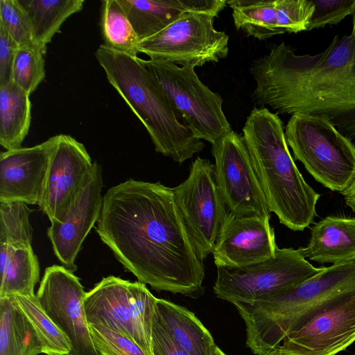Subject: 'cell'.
<instances>
[{"mask_svg": "<svg viewBox=\"0 0 355 355\" xmlns=\"http://www.w3.org/2000/svg\"><path fill=\"white\" fill-rule=\"evenodd\" d=\"M0 25L19 47L36 46L29 19L18 0H0Z\"/></svg>", "mask_w": 355, "mask_h": 355, "instance_id": "obj_32", "label": "cell"}, {"mask_svg": "<svg viewBox=\"0 0 355 355\" xmlns=\"http://www.w3.org/2000/svg\"><path fill=\"white\" fill-rule=\"evenodd\" d=\"M352 355H355V354H352Z\"/></svg>", "mask_w": 355, "mask_h": 355, "instance_id": "obj_39", "label": "cell"}, {"mask_svg": "<svg viewBox=\"0 0 355 355\" xmlns=\"http://www.w3.org/2000/svg\"><path fill=\"white\" fill-rule=\"evenodd\" d=\"M30 95L13 82L0 87V144L6 150L21 148L31 121Z\"/></svg>", "mask_w": 355, "mask_h": 355, "instance_id": "obj_25", "label": "cell"}, {"mask_svg": "<svg viewBox=\"0 0 355 355\" xmlns=\"http://www.w3.org/2000/svg\"><path fill=\"white\" fill-rule=\"evenodd\" d=\"M59 135L28 148L0 154V203H39Z\"/></svg>", "mask_w": 355, "mask_h": 355, "instance_id": "obj_18", "label": "cell"}, {"mask_svg": "<svg viewBox=\"0 0 355 355\" xmlns=\"http://www.w3.org/2000/svg\"><path fill=\"white\" fill-rule=\"evenodd\" d=\"M270 218L228 212L212 252L216 267H243L272 258L277 249Z\"/></svg>", "mask_w": 355, "mask_h": 355, "instance_id": "obj_16", "label": "cell"}, {"mask_svg": "<svg viewBox=\"0 0 355 355\" xmlns=\"http://www.w3.org/2000/svg\"><path fill=\"white\" fill-rule=\"evenodd\" d=\"M26 13L35 45L44 54L53 37L60 32L62 24L80 11L84 0H18Z\"/></svg>", "mask_w": 355, "mask_h": 355, "instance_id": "obj_24", "label": "cell"}, {"mask_svg": "<svg viewBox=\"0 0 355 355\" xmlns=\"http://www.w3.org/2000/svg\"><path fill=\"white\" fill-rule=\"evenodd\" d=\"M155 312L175 341L189 355H212L216 345L209 331L194 313L159 298Z\"/></svg>", "mask_w": 355, "mask_h": 355, "instance_id": "obj_23", "label": "cell"}, {"mask_svg": "<svg viewBox=\"0 0 355 355\" xmlns=\"http://www.w3.org/2000/svg\"><path fill=\"white\" fill-rule=\"evenodd\" d=\"M243 137L270 212L293 231H303L314 223L320 194L295 165L278 113L254 107L246 119Z\"/></svg>", "mask_w": 355, "mask_h": 355, "instance_id": "obj_4", "label": "cell"}, {"mask_svg": "<svg viewBox=\"0 0 355 355\" xmlns=\"http://www.w3.org/2000/svg\"><path fill=\"white\" fill-rule=\"evenodd\" d=\"M302 248H277L270 259L243 267H217L216 296L232 304L249 302L288 289L317 274Z\"/></svg>", "mask_w": 355, "mask_h": 355, "instance_id": "obj_9", "label": "cell"}, {"mask_svg": "<svg viewBox=\"0 0 355 355\" xmlns=\"http://www.w3.org/2000/svg\"><path fill=\"white\" fill-rule=\"evenodd\" d=\"M354 293L355 262H348L321 268L288 289L233 304L245 323L250 351L254 355H277L287 336Z\"/></svg>", "mask_w": 355, "mask_h": 355, "instance_id": "obj_3", "label": "cell"}, {"mask_svg": "<svg viewBox=\"0 0 355 355\" xmlns=\"http://www.w3.org/2000/svg\"><path fill=\"white\" fill-rule=\"evenodd\" d=\"M95 162L85 146L59 135L38 203L51 223H60L93 176Z\"/></svg>", "mask_w": 355, "mask_h": 355, "instance_id": "obj_14", "label": "cell"}, {"mask_svg": "<svg viewBox=\"0 0 355 355\" xmlns=\"http://www.w3.org/2000/svg\"><path fill=\"white\" fill-rule=\"evenodd\" d=\"M172 189L196 252L203 261L212 254L227 214L215 180L214 165L198 157L191 164L188 178Z\"/></svg>", "mask_w": 355, "mask_h": 355, "instance_id": "obj_11", "label": "cell"}, {"mask_svg": "<svg viewBox=\"0 0 355 355\" xmlns=\"http://www.w3.org/2000/svg\"><path fill=\"white\" fill-rule=\"evenodd\" d=\"M288 146L313 178L342 193L355 177V146L327 119L294 114L285 129Z\"/></svg>", "mask_w": 355, "mask_h": 355, "instance_id": "obj_6", "label": "cell"}, {"mask_svg": "<svg viewBox=\"0 0 355 355\" xmlns=\"http://www.w3.org/2000/svg\"><path fill=\"white\" fill-rule=\"evenodd\" d=\"M315 6L307 31L337 24L355 10V0H311Z\"/></svg>", "mask_w": 355, "mask_h": 355, "instance_id": "obj_33", "label": "cell"}, {"mask_svg": "<svg viewBox=\"0 0 355 355\" xmlns=\"http://www.w3.org/2000/svg\"><path fill=\"white\" fill-rule=\"evenodd\" d=\"M96 231L139 282L191 298L203 294V261L172 188L134 179L110 188Z\"/></svg>", "mask_w": 355, "mask_h": 355, "instance_id": "obj_1", "label": "cell"}, {"mask_svg": "<svg viewBox=\"0 0 355 355\" xmlns=\"http://www.w3.org/2000/svg\"><path fill=\"white\" fill-rule=\"evenodd\" d=\"M212 355H227L225 354L220 348H219L217 345L214 349Z\"/></svg>", "mask_w": 355, "mask_h": 355, "instance_id": "obj_37", "label": "cell"}, {"mask_svg": "<svg viewBox=\"0 0 355 355\" xmlns=\"http://www.w3.org/2000/svg\"><path fill=\"white\" fill-rule=\"evenodd\" d=\"M252 94L260 105L277 113L325 118L355 139V32L336 35L322 53L296 55L284 42L254 60Z\"/></svg>", "mask_w": 355, "mask_h": 355, "instance_id": "obj_2", "label": "cell"}, {"mask_svg": "<svg viewBox=\"0 0 355 355\" xmlns=\"http://www.w3.org/2000/svg\"><path fill=\"white\" fill-rule=\"evenodd\" d=\"M44 55L37 46L19 47L16 51L12 82L29 95L45 78Z\"/></svg>", "mask_w": 355, "mask_h": 355, "instance_id": "obj_30", "label": "cell"}, {"mask_svg": "<svg viewBox=\"0 0 355 355\" xmlns=\"http://www.w3.org/2000/svg\"><path fill=\"white\" fill-rule=\"evenodd\" d=\"M103 173L95 162L92 178L80 193L60 223H52L47 230L53 252L68 270L76 269L75 260L86 236L98 222L103 207Z\"/></svg>", "mask_w": 355, "mask_h": 355, "instance_id": "obj_19", "label": "cell"}, {"mask_svg": "<svg viewBox=\"0 0 355 355\" xmlns=\"http://www.w3.org/2000/svg\"><path fill=\"white\" fill-rule=\"evenodd\" d=\"M302 254L320 263L355 262V218L331 216L315 223Z\"/></svg>", "mask_w": 355, "mask_h": 355, "instance_id": "obj_21", "label": "cell"}, {"mask_svg": "<svg viewBox=\"0 0 355 355\" xmlns=\"http://www.w3.org/2000/svg\"><path fill=\"white\" fill-rule=\"evenodd\" d=\"M85 294L78 277L58 265L46 268L36 294L45 313L69 340V355H99L87 320Z\"/></svg>", "mask_w": 355, "mask_h": 355, "instance_id": "obj_13", "label": "cell"}, {"mask_svg": "<svg viewBox=\"0 0 355 355\" xmlns=\"http://www.w3.org/2000/svg\"><path fill=\"white\" fill-rule=\"evenodd\" d=\"M151 338L153 355H189L175 341L156 312L153 320Z\"/></svg>", "mask_w": 355, "mask_h": 355, "instance_id": "obj_34", "label": "cell"}, {"mask_svg": "<svg viewBox=\"0 0 355 355\" xmlns=\"http://www.w3.org/2000/svg\"><path fill=\"white\" fill-rule=\"evenodd\" d=\"M142 62L196 138L213 144L232 130L221 96L200 80L193 67L153 59Z\"/></svg>", "mask_w": 355, "mask_h": 355, "instance_id": "obj_8", "label": "cell"}, {"mask_svg": "<svg viewBox=\"0 0 355 355\" xmlns=\"http://www.w3.org/2000/svg\"><path fill=\"white\" fill-rule=\"evenodd\" d=\"M19 48L6 30L0 25V87L12 82V67Z\"/></svg>", "mask_w": 355, "mask_h": 355, "instance_id": "obj_35", "label": "cell"}, {"mask_svg": "<svg viewBox=\"0 0 355 355\" xmlns=\"http://www.w3.org/2000/svg\"><path fill=\"white\" fill-rule=\"evenodd\" d=\"M352 15H353V29H352V31L355 32V10H354V12L352 14Z\"/></svg>", "mask_w": 355, "mask_h": 355, "instance_id": "obj_38", "label": "cell"}, {"mask_svg": "<svg viewBox=\"0 0 355 355\" xmlns=\"http://www.w3.org/2000/svg\"><path fill=\"white\" fill-rule=\"evenodd\" d=\"M43 354L28 320L9 297L0 298V355Z\"/></svg>", "mask_w": 355, "mask_h": 355, "instance_id": "obj_26", "label": "cell"}, {"mask_svg": "<svg viewBox=\"0 0 355 355\" xmlns=\"http://www.w3.org/2000/svg\"><path fill=\"white\" fill-rule=\"evenodd\" d=\"M211 145L215 180L230 211L270 218L263 190L243 136L232 130Z\"/></svg>", "mask_w": 355, "mask_h": 355, "instance_id": "obj_12", "label": "cell"}, {"mask_svg": "<svg viewBox=\"0 0 355 355\" xmlns=\"http://www.w3.org/2000/svg\"><path fill=\"white\" fill-rule=\"evenodd\" d=\"M94 345L99 355H150L130 337L107 327L89 324Z\"/></svg>", "mask_w": 355, "mask_h": 355, "instance_id": "obj_31", "label": "cell"}, {"mask_svg": "<svg viewBox=\"0 0 355 355\" xmlns=\"http://www.w3.org/2000/svg\"><path fill=\"white\" fill-rule=\"evenodd\" d=\"M32 212L24 202L0 203V243L31 244L33 228L29 216Z\"/></svg>", "mask_w": 355, "mask_h": 355, "instance_id": "obj_29", "label": "cell"}, {"mask_svg": "<svg viewBox=\"0 0 355 355\" xmlns=\"http://www.w3.org/2000/svg\"><path fill=\"white\" fill-rule=\"evenodd\" d=\"M101 26L105 45L137 56L139 40L117 0L102 1Z\"/></svg>", "mask_w": 355, "mask_h": 355, "instance_id": "obj_28", "label": "cell"}, {"mask_svg": "<svg viewBox=\"0 0 355 355\" xmlns=\"http://www.w3.org/2000/svg\"><path fill=\"white\" fill-rule=\"evenodd\" d=\"M355 342V293L287 336L277 355H336Z\"/></svg>", "mask_w": 355, "mask_h": 355, "instance_id": "obj_15", "label": "cell"}, {"mask_svg": "<svg viewBox=\"0 0 355 355\" xmlns=\"http://www.w3.org/2000/svg\"><path fill=\"white\" fill-rule=\"evenodd\" d=\"M206 12H186L155 35L140 41L139 53L150 59L202 67L218 62L229 52V36L214 28L215 17Z\"/></svg>", "mask_w": 355, "mask_h": 355, "instance_id": "obj_10", "label": "cell"}, {"mask_svg": "<svg viewBox=\"0 0 355 355\" xmlns=\"http://www.w3.org/2000/svg\"><path fill=\"white\" fill-rule=\"evenodd\" d=\"M140 41L161 31L186 12L218 14L225 0H117Z\"/></svg>", "mask_w": 355, "mask_h": 355, "instance_id": "obj_20", "label": "cell"}, {"mask_svg": "<svg viewBox=\"0 0 355 355\" xmlns=\"http://www.w3.org/2000/svg\"><path fill=\"white\" fill-rule=\"evenodd\" d=\"M33 326L46 355H69L71 345L53 323L35 296L15 294L9 296Z\"/></svg>", "mask_w": 355, "mask_h": 355, "instance_id": "obj_27", "label": "cell"}, {"mask_svg": "<svg viewBox=\"0 0 355 355\" xmlns=\"http://www.w3.org/2000/svg\"><path fill=\"white\" fill-rule=\"evenodd\" d=\"M340 193L343 196L346 205L355 212V177L349 187Z\"/></svg>", "mask_w": 355, "mask_h": 355, "instance_id": "obj_36", "label": "cell"}, {"mask_svg": "<svg viewBox=\"0 0 355 355\" xmlns=\"http://www.w3.org/2000/svg\"><path fill=\"white\" fill-rule=\"evenodd\" d=\"M157 300L145 284L110 275L86 292L84 306L89 324L123 334L153 355L152 326Z\"/></svg>", "mask_w": 355, "mask_h": 355, "instance_id": "obj_7", "label": "cell"}, {"mask_svg": "<svg viewBox=\"0 0 355 355\" xmlns=\"http://www.w3.org/2000/svg\"><path fill=\"white\" fill-rule=\"evenodd\" d=\"M237 30L260 40L307 31L315 10L311 0H228Z\"/></svg>", "mask_w": 355, "mask_h": 355, "instance_id": "obj_17", "label": "cell"}, {"mask_svg": "<svg viewBox=\"0 0 355 355\" xmlns=\"http://www.w3.org/2000/svg\"><path fill=\"white\" fill-rule=\"evenodd\" d=\"M95 56L110 85L146 128L156 152L182 164L203 149L204 143L180 121L141 58L105 44L98 46Z\"/></svg>", "mask_w": 355, "mask_h": 355, "instance_id": "obj_5", "label": "cell"}, {"mask_svg": "<svg viewBox=\"0 0 355 355\" xmlns=\"http://www.w3.org/2000/svg\"><path fill=\"white\" fill-rule=\"evenodd\" d=\"M0 298L15 294L35 296L40 265L31 244L0 243Z\"/></svg>", "mask_w": 355, "mask_h": 355, "instance_id": "obj_22", "label": "cell"}]
</instances>
